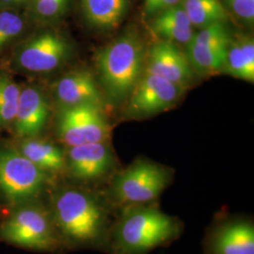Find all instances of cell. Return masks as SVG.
I'll list each match as a JSON object with an SVG mask.
<instances>
[{
  "instance_id": "4316f807",
  "label": "cell",
  "mask_w": 254,
  "mask_h": 254,
  "mask_svg": "<svg viewBox=\"0 0 254 254\" xmlns=\"http://www.w3.org/2000/svg\"><path fill=\"white\" fill-rule=\"evenodd\" d=\"M228 1H231V0H221L222 3H225V2H228Z\"/></svg>"
},
{
  "instance_id": "8992f818",
  "label": "cell",
  "mask_w": 254,
  "mask_h": 254,
  "mask_svg": "<svg viewBox=\"0 0 254 254\" xmlns=\"http://www.w3.org/2000/svg\"><path fill=\"white\" fill-rule=\"evenodd\" d=\"M48 173L19 151L0 147V193L11 204L37 199L45 190Z\"/></svg>"
},
{
  "instance_id": "2e32d148",
  "label": "cell",
  "mask_w": 254,
  "mask_h": 254,
  "mask_svg": "<svg viewBox=\"0 0 254 254\" xmlns=\"http://www.w3.org/2000/svg\"><path fill=\"white\" fill-rule=\"evenodd\" d=\"M131 0H81L83 14L89 25L109 31L121 25L127 15Z\"/></svg>"
},
{
  "instance_id": "ba28073f",
  "label": "cell",
  "mask_w": 254,
  "mask_h": 254,
  "mask_svg": "<svg viewBox=\"0 0 254 254\" xmlns=\"http://www.w3.org/2000/svg\"><path fill=\"white\" fill-rule=\"evenodd\" d=\"M183 89L173 82L144 71L127 101V118H145L168 110L178 102Z\"/></svg>"
},
{
  "instance_id": "7c38bea8",
  "label": "cell",
  "mask_w": 254,
  "mask_h": 254,
  "mask_svg": "<svg viewBox=\"0 0 254 254\" xmlns=\"http://www.w3.org/2000/svg\"><path fill=\"white\" fill-rule=\"evenodd\" d=\"M145 72L154 73L186 88L193 77V70L185 53L175 44L159 41L147 50Z\"/></svg>"
},
{
  "instance_id": "d6986e66",
  "label": "cell",
  "mask_w": 254,
  "mask_h": 254,
  "mask_svg": "<svg viewBox=\"0 0 254 254\" xmlns=\"http://www.w3.org/2000/svg\"><path fill=\"white\" fill-rule=\"evenodd\" d=\"M227 46L190 41L185 54L193 71L202 75H212L222 72Z\"/></svg>"
},
{
  "instance_id": "5bb4252c",
  "label": "cell",
  "mask_w": 254,
  "mask_h": 254,
  "mask_svg": "<svg viewBox=\"0 0 254 254\" xmlns=\"http://www.w3.org/2000/svg\"><path fill=\"white\" fill-rule=\"evenodd\" d=\"M49 115V105L42 91L33 87L21 90L13 121L18 136L31 138L41 134L48 122Z\"/></svg>"
},
{
  "instance_id": "cb8c5ba5",
  "label": "cell",
  "mask_w": 254,
  "mask_h": 254,
  "mask_svg": "<svg viewBox=\"0 0 254 254\" xmlns=\"http://www.w3.org/2000/svg\"><path fill=\"white\" fill-rule=\"evenodd\" d=\"M182 0H144V9L148 14H157L165 9L180 5Z\"/></svg>"
},
{
  "instance_id": "484cf974",
  "label": "cell",
  "mask_w": 254,
  "mask_h": 254,
  "mask_svg": "<svg viewBox=\"0 0 254 254\" xmlns=\"http://www.w3.org/2000/svg\"><path fill=\"white\" fill-rule=\"evenodd\" d=\"M37 1H38V0H30L29 2H30L31 4H33V3H35V2H37Z\"/></svg>"
},
{
  "instance_id": "e0dca14e",
  "label": "cell",
  "mask_w": 254,
  "mask_h": 254,
  "mask_svg": "<svg viewBox=\"0 0 254 254\" xmlns=\"http://www.w3.org/2000/svg\"><path fill=\"white\" fill-rule=\"evenodd\" d=\"M222 72L238 79L254 81V42L249 36L232 37L224 58Z\"/></svg>"
},
{
  "instance_id": "d4e9b609",
  "label": "cell",
  "mask_w": 254,
  "mask_h": 254,
  "mask_svg": "<svg viewBox=\"0 0 254 254\" xmlns=\"http://www.w3.org/2000/svg\"><path fill=\"white\" fill-rule=\"evenodd\" d=\"M24 4L23 0H0V9L8 8L10 6H16Z\"/></svg>"
},
{
  "instance_id": "9c48e42d",
  "label": "cell",
  "mask_w": 254,
  "mask_h": 254,
  "mask_svg": "<svg viewBox=\"0 0 254 254\" xmlns=\"http://www.w3.org/2000/svg\"><path fill=\"white\" fill-rule=\"evenodd\" d=\"M70 53L71 47L64 37L55 32H44L22 46L17 64L28 72L48 73L64 64Z\"/></svg>"
},
{
  "instance_id": "30bf717a",
  "label": "cell",
  "mask_w": 254,
  "mask_h": 254,
  "mask_svg": "<svg viewBox=\"0 0 254 254\" xmlns=\"http://www.w3.org/2000/svg\"><path fill=\"white\" fill-rule=\"evenodd\" d=\"M65 158L72 176L82 182L100 180L115 166V156L108 141L69 147Z\"/></svg>"
},
{
  "instance_id": "52a82bcc",
  "label": "cell",
  "mask_w": 254,
  "mask_h": 254,
  "mask_svg": "<svg viewBox=\"0 0 254 254\" xmlns=\"http://www.w3.org/2000/svg\"><path fill=\"white\" fill-rule=\"evenodd\" d=\"M111 131L112 127L98 106L62 108L58 116V136L68 147L108 141Z\"/></svg>"
},
{
  "instance_id": "4fadbf2b",
  "label": "cell",
  "mask_w": 254,
  "mask_h": 254,
  "mask_svg": "<svg viewBox=\"0 0 254 254\" xmlns=\"http://www.w3.org/2000/svg\"><path fill=\"white\" fill-rule=\"evenodd\" d=\"M56 98L62 108L80 105L103 107L104 99L94 76L86 70L67 73L57 82Z\"/></svg>"
},
{
  "instance_id": "603a6c76",
  "label": "cell",
  "mask_w": 254,
  "mask_h": 254,
  "mask_svg": "<svg viewBox=\"0 0 254 254\" xmlns=\"http://www.w3.org/2000/svg\"><path fill=\"white\" fill-rule=\"evenodd\" d=\"M68 3L69 0H38L32 4V7L38 18L47 21L60 17Z\"/></svg>"
},
{
  "instance_id": "6da1fadb",
  "label": "cell",
  "mask_w": 254,
  "mask_h": 254,
  "mask_svg": "<svg viewBox=\"0 0 254 254\" xmlns=\"http://www.w3.org/2000/svg\"><path fill=\"white\" fill-rule=\"evenodd\" d=\"M111 206L105 198L79 189H63L52 200L51 216L60 236L75 246L108 250Z\"/></svg>"
},
{
  "instance_id": "ac0fdd59",
  "label": "cell",
  "mask_w": 254,
  "mask_h": 254,
  "mask_svg": "<svg viewBox=\"0 0 254 254\" xmlns=\"http://www.w3.org/2000/svg\"><path fill=\"white\" fill-rule=\"evenodd\" d=\"M18 151L46 173H61L66 168L63 150L51 142L27 138L20 144Z\"/></svg>"
},
{
  "instance_id": "8fae6325",
  "label": "cell",
  "mask_w": 254,
  "mask_h": 254,
  "mask_svg": "<svg viewBox=\"0 0 254 254\" xmlns=\"http://www.w3.org/2000/svg\"><path fill=\"white\" fill-rule=\"evenodd\" d=\"M206 254H254V225L249 218H230L211 229Z\"/></svg>"
},
{
  "instance_id": "7402d4cb",
  "label": "cell",
  "mask_w": 254,
  "mask_h": 254,
  "mask_svg": "<svg viewBox=\"0 0 254 254\" xmlns=\"http://www.w3.org/2000/svg\"><path fill=\"white\" fill-rule=\"evenodd\" d=\"M24 28V21L18 14L10 11L0 12V50L18 36Z\"/></svg>"
},
{
  "instance_id": "3957f363",
  "label": "cell",
  "mask_w": 254,
  "mask_h": 254,
  "mask_svg": "<svg viewBox=\"0 0 254 254\" xmlns=\"http://www.w3.org/2000/svg\"><path fill=\"white\" fill-rule=\"evenodd\" d=\"M143 40L129 30L102 47L95 56L101 86L113 104L126 103L145 71Z\"/></svg>"
},
{
  "instance_id": "9a60e30c",
  "label": "cell",
  "mask_w": 254,
  "mask_h": 254,
  "mask_svg": "<svg viewBox=\"0 0 254 254\" xmlns=\"http://www.w3.org/2000/svg\"><path fill=\"white\" fill-rule=\"evenodd\" d=\"M151 27L155 35L173 44L188 45L195 33L181 4L155 14Z\"/></svg>"
},
{
  "instance_id": "44dd1931",
  "label": "cell",
  "mask_w": 254,
  "mask_h": 254,
  "mask_svg": "<svg viewBox=\"0 0 254 254\" xmlns=\"http://www.w3.org/2000/svg\"><path fill=\"white\" fill-rule=\"evenodd\" d=\"M20 92V87L9 76L0 74V126L14 121Z\"/></svg>"
},
{
  "instance_id": "7a4b0ae2",
  "label": "cell",
  "mask_w": 254,
  "mask_h": 254,
  "mask_svg": "<svg viewBox=\"0 0 254 254\" xmlns=\"http://www.w3.org/2000/svg\"><path fill=\"white\" fill-rule=\"evenodd\" d=\"M112 222L108 252L110 254H148L178 239L184 225L179 218L165 214L157 202L118 209Z\"/></svg>"
},
{
  "instance_id": "277c9868",
  "label": "cell",
  "mask_w": 254,
  "mask_h": 254,
  "mask_svg": "<svg viewBox=\"0 0 254 254\" xmlns=\"http://www.w3.org/2000/svg\"><path fill=\"white\" fill-rule=\"evenodd\" d=\"M173 173L161 164L138 158L111 179L105 199L112 209L157 202Z\"/></svg>"
},
{
  "instance_id": "ffe728a7",
  "label": "cell",
  "mask_w": 254,
  "mask_h": 254,
  "mask_svg": "<svg viewBox=\"0 0 254 254\" xmlns=\"http://www.w3.org/2000/svg\"><path fill=\"white\" fill-rule=\"evenodd\" d=\"M181 5L193 27L199 29L218 22L227 23L230 17L221 0H182Z\"/></svg>"
},
{
  "instance_id": "5b68a950",
  "label": "cell",
  "mask_w": 254,
  "mask_h": 254,
  "mask_svg": "<svg viewBox=\"0 0 254 254\" xmlns=\"http://www.w3.org/2000/svg\"><path fill=\"white\" fill-rule=\"evenodd\" d=\"M0 238L10 244L36 251H53L61 243L51 212L26 202L0 224Z\"/></svg>"
}]
</instances>
